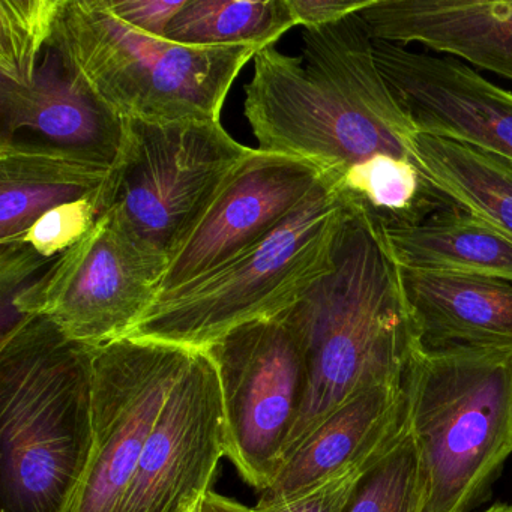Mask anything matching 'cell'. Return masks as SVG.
<instances>
[{"label": "cell", "mask_w": 512, "mask_h": 512, "mask_svg": "<svg viewBox=\"0 0 512 512\" xmlns=\"http://www.w3.org/2000/svg\"><path fill=\"white\" fill-rule=\"evenodd\" d=\"M421 170L461 208L512 239V163L475 146L418 133Z\"/></svg>", "instance_id": "20"}, {"label": "cell", "mask_w": 512, "mask_h": 512, "mask_svg": "<svg viewBox=\"0 0 512 512\" xmlns=\"http://www.w3.org/2000/svg\"><path fill=\"white\" fill-rule=\"evenodd\" d=\"M404 382L379 383L326 416L286 458L254 508H271L388 451L406 430Z\"/></svg>", "instance_id": "14"}, {"label": "cell", "mask_w": 512, "mask_h": 512, "mask_svg": "<svg viewBox=\"0 0 512 512\" xmlns=\"http://www.w3.org/2000/svg\"><path fill=\"white\" fill-rule=\"evenodd\" d=\"M295 26L287 0H187L166 38L190 47L266 49Z\"/></svg>", "instance_id": "21"}, {"label": "cell", "mask_w": 512, "mask_h": 512, "mask_svg": "<svg viewBox=\"0 0 512 512\" xmlns=\"http://www.w3.org/2000/svg\"><path fill=\"white\" fill-rule=\"evenodd\" d=\"M325 178L302 158L250 149L167 257L155 299L220 271L262 244Z\"/></svg>", "instance_id": "11"}, {"label": "cell", "mask_w": 512, "mask_h": 512, "mask_svg": "<svg viewBox=\"0 0 512 512\" xmlns=\"http://www.w3.org/2000/svg\"><path fill=\"white\" fill-rule=\"evenodd\" d=\"M361 16L373 40L418 44L512 80L508 0H373Z\"/></svg>", "instance_id": "16"}, {"label": "cell", "mask_w": 512, "mask_h": 512, "mask_svg": "<svg viewBox=\"0 0 512 512\" xmlns=\"http://www.w3.org/2000/svg\"><path fill=\"white\" fill-rule=\"evenodd\" d=\"M368 466V464H367ZM365 466V467H367ZM350 470L343 475L335 476L293 499L278 503L271 508H253L254 512H340L341 506L346 502L353 484H355L362 470Z\"/></svg>", "instance_id": "27"}, {"label": "cell", "mask_w": 512, "mask_h": 512, "mask_svg": "<svg viewBox=\"0 0 512 512\" xmlns=\"http://www.w3.org/2000/svg\"><path fill=\"white\" fill-rule=\"evenodd\" d=\"M61 0H0V89L31 82Z\"/></svg>", "instance_id": "24"}, {"label": "cell", "mask_w": 512, "mask_h": 512, "mask_svg": "<svg viewBox=\"0 0 512 512\" xmlns=\"http://www.w3.org/2000/svg\"><path fill=\"white\" fill-rule=\"evenodd\" d=\"M373 0H287L296 26L322 28L370 7Z\"/></svg>", "instance_id": "28"}, {"label": "cell", "mask_w": 512, "mask_h": 512, "mask_svg": "<svg viewBox=\"0 0 512 512\" xmlns=\"http://www.w3.org/2000/svg\"><path fill=\"white\" fill-rule=\"evenodd\" d=\"M338 187L385 229L419 223L454 205L413 161L388 154L374 155L352 167Z\"/></svg>", "instance_id": "22"}, {"label": "cell", "mask_w": 512, "mask_h": 512, "mask_svg": "<svg viewBox=\"0 0 512 512\" xmlns=\"http://www.w3.org/2000/svg\"><path fill=\"white\" fill-rule=\"evenodd\" d=\"M26 139L50 143L91 160L115 164L124 140V119L95 100L52 43L28 85L0 89V142Z\"/></svg>", "instance_id": "15"}, {"label": "cell", "mask_w": 512, "mask_h": 512, "mask_svg": "<svg viewBox=\"0 0 512 512\" xmlns=\"http://www.w3.org/2000/svg\"><path fill=\"white\" fill-rule=\"evenodd\" d=\"M217 367L226 422V457L263 491L283 466L304 403L307 374L283 317L245 323L205 349Z\"/></svg>", "instance_id": "10"}, {"label": "cell", "mask_w": 512, "mask_h": 512, "mask_svg": "<svg viewBox=\"0 0 512 512\" xmlns=\"http://www.w3.org/2000/svg\"><path fill=\"white\" fill-rule=\"evenodd\" d=\"M427 479L407 422L397 442L356 479L340 512H424Z\"/></svg>", "instance_id": "23"}, {"label": "cell", "mask_w": 512, "mask_h": 512, "mask_svg": "<svg viewBox=\"0 0 512 512\" xmlns=\"http://www.w3.org/2000/svg\"><path fill=\"white\" fill-rule=\"evenodd\" d=\"M350 202L326 175L311 199L245 256L155 299L127 337L208 349L233 329L280 316L334 266Z\"/></svg>", "instance_id": "6"}, {"label": "cell", "mask_w": 512, "mask_h": 512, "mask_svg": "<svg viewBox=\"0 0 512 512\" xmlns=\"http://www.w3.org/2000/svg\"><path fill=\"white\" fill-rule=\"evenodd\" d=\"M112 208V178L106 187L76 202L50 209L35 221L28 232L4 244H22L41 259L55 262L80 239L85 238L95 224Z\"/></svg>", "instance_id": "25"}, {"label": "cell", "mask_w": 512, "mask_h": 512, "mask_svg": "<svg viewBox=\"0 0 512 512\" xmlns=\"http://www.w3.org/2000/svg\"><path fill=\"white\" fill-rule=\"evenodd\" d=\"M349 202L331 271L280 314L298 341L307 374L284 458L353 395L379 383L404 382L419 347L400 265L383 227Z\"/></svg>", "instance_id": "2"}, {"label": "cell", "mask_w": 512, "mask_h": 512, "mask_svg": "<svg viewBox=\"0 0 512 512\" xmlns=\"http://www.w3.org/2000/svg\"><path fill=\"white\" fill-rule=\"evenodd\" d=\"M419 346L512 350V280L400 268Z\"/></svg>", "instance_id": "17"}, {"label": "cell", "mask_w": 512, "mask_h": 512, "mask_svg": "<svg viewBox=\"0 0 512 512\" xmlns=\"http://www.w3.org/2000/svg\"><path fill=\"white\" fill-rule=\"evenodd\" d=\"M250 149L212 119H124L110 212L167 262L191 221Z\"/></svg>", "instance_id": "7"}, {"label": "cell", "mask_w": 512, "mask_h": 512, "mask_svg": "<svg viewBox=\"0 0 512 512\" xmlns=\"http://www.w3.org/2000/svg\"><path fill=\"white\" fill-rule=\"evenodd\" d=\"M194 349L124 337L92 359V446L65 512H121L146 440Z\"/></svg>", "instance_id": "9"}, {"label": "cell", "mask_w": 512, "mask_h": 512, "mask_svg": "<svg viewBox=\"0 0 512 512\" xmlns=\"http://www.w3.org/2000/svg\"><path fill=\"white\" fill-rule=\"evenodd\" d=\"M200 512H202V509H200Z\"/></svg>", "instance_id": "32"}, {"label": "cell", "mask_w": 512, "mask_h": 512, "mask_svg": "<svg viewBox=\"0 0 512 512\" xmlns=\"http://www.w3.org/2000/svg\"><path fill=\"white\" fill-rule=\"evenodd\" d=\"M113 164L38 140L0 142V244L13 241L50 209L106 187Z\"/></svg>", "instance_id": "18"}, {"label": "cell", "mask_w": 512, "mask_h": 512, "mask_svg": "<svg viewBox=\"0 0 512 512\" xmlns=\"http://www.w3.org/2000/svg\"><path fill=\"white\" fill-rule=\"evenodd\" d=\"M511 506L512 505H508V503H494L487 511L482 512H511Z\"/></svg>", "instance_id": "30"}, {"label": "cell", "mask_w": 512, "mask_h": 512, "mask_svg": "<svg viewBox=\"0 0 512 512\" xmlns=\"http://www.w3.org/2000/svg\"><path fill=\"white\" fill-rule=\"evenodd\" d=\"M377 64L419 133L512 163V91L460 59L374 40Z\"/></svg>", "instance_id": "13"}, {"label": "cell", "mask_w": 512, "mask_h": 512, "mask_svg": "<svg viewBox=\"0 0 512 512\" xmlns=\"http://www.w3.org/2000/svg\"><path fill=\"white\" fill-rule=\"evenodd\" d=\"M52 43L95 100L121 119L220 121L260 47H190L130 28L106 0H61Z\"/></svg>", "instance_id": "4"}, {"label": "cell", "mask_w": 512, "mask_h": 512, "mask_svg": "<svg viewBox=\"0 0 512 512\" xmlns=\"http://www.w3.org/2000/svg\"><path fill=\"white\" fill-rule=\"evenodd\" d=\"M383 233L400 268L512 280V239L457 203Z\"/></svg>", "instance_id": "19"}, {"label": "cell", "mask_w": 512, "mask_h": 512, "mask_svg": "<svg viewBox=\"0 0 512 512\" xmlns=\"http://www.w3.org/2000/svg\"><path fill=\"white\" fill-rule=\"evenodd\" d=\"M46 317L0 340V512H65L92 446V359Z\"/></svg>", "instance_id": "3"}, {"label": "cell", "mask_w": 512, "mask_h": 512, "mask_svg": "<svg viewBox=\"0 0 512 512\" xmlns=\"http://www.w3.org/2000/svg\"><path fill=\"white\" fill-rule=\"evenodd\" d=\"M202 512H254L253 508L242 505L229 497L221 496L215 491H208L200 503Z\"/></svg>", "instance_id": "29"}, {"label": "cell", "mask_w": 512, "mask_h": 512, "mask_svg": "<svg viewBox=\"0 0 512 512\" xmlns=\"http://www.w3.org/2000/svg\"><path fill=\"white\" fill-rule=\"evenodd\" d=\"M200 503H202V500H200V502L194 503V505H191L190 508H188L185 512H200Z\"/></svg>", "instance_id": "31"}, {"label": "cell", "mask_w": 512, "mask_h": 512, "mask_svg": "<svg viewBox=\"0 0 512 512\" xmlns=\"http://www.w3.org/2000/svg\"><path fill=\"white\" fill-rule=\"evenodd\" d=\"M404 389L424 512H470L512 454V350L419 346Z\"/></svg>", "instance_id": "5"}, {"label": "cell", "mask_w": 512, "mask_h": 512, "mask_svg": "<svg viewBox=\"0 0 512 512\" xmlns=\"http://www.w3.org/2000/svg\"><path fill=\"white\" fill-rule=\"evenodd\" d=\"M302 41L299 58L275 46L254 56L244 113L257 149L302 158L337 182L379 154L421 170L418 128L380 71L361 13L304 29Z\"/></svg>", "instance_id": "1"}, {"label": "cell", "mask_w": 512, "mask_h": 512, "mask_svg": "<svg viewBox=\"0 0 512 512\" xmlns=\"http://www.w3.org/2000/svg\"><path fill=\"white\" fill-rule=\"evenodd\" d=\"M107 8L121 22L142 34L155 38H166L167 29L187 0H106Z\"/></svg>", "instance_id": "26"}, {"label": "cell", "mask_w": 512, "mask_h": 512, "mask_svg": "<svg viewBox=\"0 0 512 512\" xmlns=\"http://www.w3.org/2000/svg\"><path fill=\"white\" fill-rule=\"evenodd\" d=\"M220 376L193 350L146 440L121 512H185L200 502L226 457Z\"/></svg>", "instance_id": "12"}, {"label": "cell", "mask_w": 512, "mask_h": 512, "mask_svg": "<svg viewBox=\"0 0 512 512\" xmlns=\"http://www.w3.org/2000/svg\"><path fill=\"white\" fill-rule=\"evenodd\" d=\"M511 512H512V506H511Z\"/></svg>", "instance_id": "33"}, {"label": "cell", "mask_w": 512, "mask_h": 512, "mask_svg": "<svg viewBox=\"0 0 512 512\" xmlns=\"http://www.w3.org/2000/svg\"><path fill=\"white\" fill-rule=\"evenodd\" d=\"M166 260L107 212L40 277L2 305V334L23 317H46L70 340L100 347L127 337L157 296Z\"/></svg>", "instance_id": "8"}]
</instances>
